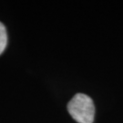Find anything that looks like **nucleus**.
Instances as JSON below:
<instances>
[{"instance_id":"obj_2","label":"nucleus","mask_w":123,"mask_h":123,"mask_svg":"<svg viewBox=\"0 0 123 123\" xmlns=\"http://www.w3.org/2000/svg\"><path fill=\"white\" fill-rule=\"evenodd\" d=\"M7 44V34L5 26L0 22V55L4 52Z\"/></svg>"},{"instance_id":"obj_1","label":"nucleus","mask_w":123,"mask_h":123,"mask_svg":"<svg viewBox=\"0 0 123 123\" xmlns=\"http://www.w3.org/2000/svg\"><path fill=\"white\" fill-rule=\"evenodd\" d=\"M71 117L79 123H93L95 107L93 100L86 94L78 93L68 104Z\"/></svg>"}]
</instances>
